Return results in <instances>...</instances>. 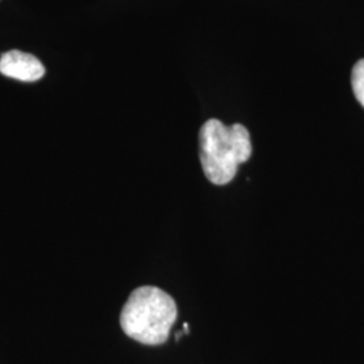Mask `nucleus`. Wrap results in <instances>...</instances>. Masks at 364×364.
<instances>
[{
  "instance_id": "obj_1",
  "label": "nucleus",
  "mask_w": 364,
  "mask_h": 364,
  "mask_svg": "<svg viewBox=\"0 0 364 364\" xmlns=\"http://www.w3.org/2000/svg\"><path fill=\"white\" fill-rule=\"evenodd\" d=\"M200 161L205 177L215 185L232 181L240 164L251 158L252 146L247 129L242 124L225 126L209 119L200 130Z\"/></svg>"
},
{
  "instance_id": "obj_2",
  "label": "nucleus",
  "mask_w": 364,
  "mask_h": 364,
  "mask_svg": "<svg viewBox=\"0 0 364 364\" xmlns=\"http://www.w3.org/2000/svg\"><path fill=\"white\" fill-rule=\"evenodd\" d=\"M176 320V301L156 287L135 289L120 313L123 332L146 346L164 344Z\"/></svg>"
},
{
  "instance_id": "obj_3",
  "label": "nucleus",
  "mask_w": 364,
  "mask_h": 364,
  "mask_svg": "<svg viewBox=\"0 0 364 364\" xmlns=\"http://www.w3.org/2000/svg\"><path fill=\"white\" fill-rule=\"evenodd\" d=\"M0 73L6 77L33 82L43 77L45 66L37 57L28 53L11 50L0 57Z\"/></svg>"
},
{
  "instance_id": "obj_4",
  "label": "nucleus",
  "mask_w": 364,
  "mask_h": 364,
  "mask_svg": "<svg viewBox=\"0 0 364 364\" xmlns=\"http://www.w3.org/2000/svg\"><path fill=\"white\" fill-rule=\"evenodd\" d=\"M351 82L356 100L364 107V60L358 61L353 66Z\"/></svg>"
}]
</instances>
